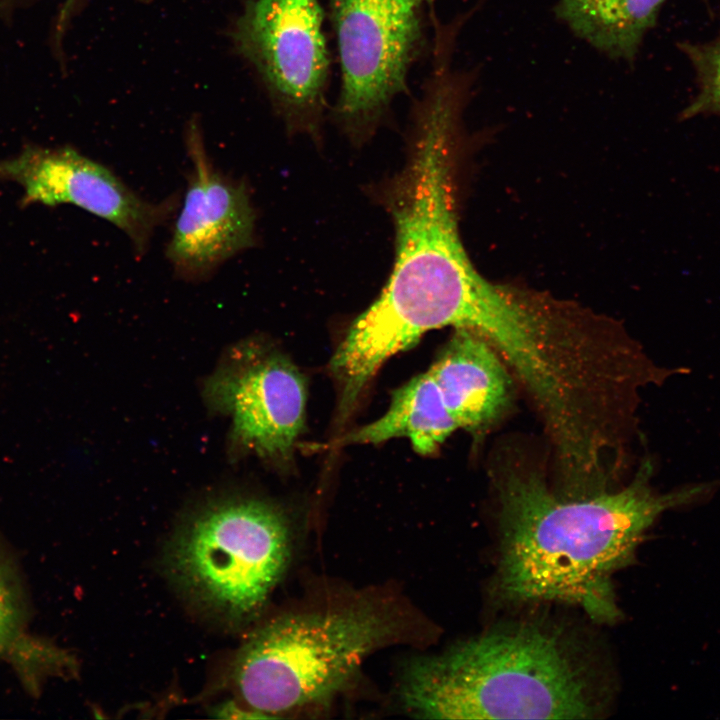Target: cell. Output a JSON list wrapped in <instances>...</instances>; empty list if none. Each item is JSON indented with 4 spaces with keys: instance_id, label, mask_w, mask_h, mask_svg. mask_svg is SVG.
<instances>
[{
    "instance_id": "1",
    "label": "cell",
    "mask_w": 720,
    "mask_h": 720,
    "mask_svg": "<svg viewBox=\"0 0 720 720\" xmlns=\"http://www.w3.org/2000/svg\"><path fill=\"white\" fill-rule=\"evenodd\" d=\"M462 106L444 89L424 92L415 105L411 153L386 198L396 230L394 266L330 361L344 407H353L387 359L426 332L475 330L508 289L476 270L459 236L453 152Z\"/></svg>"
},
{
    "instance_id": "2",
    "label": "cell",
    "mask_w": 720,
    "mask_h": 720,
    "mask_svg": "<svg viewBox=\"0 0 720 720\" xmlns=\"http://www.w3.org/2000/svg\"><path fill=\"white\" fill-rule=\"evenodd\" d=\"M646 458L623 488L567 497L538 468L506 460L493 482L499 549L493 592L510 605L561 603L592 620L621 617L614 576L632 565L646 533L665 511L703 500L713 483L666 493L651 485Z\"/></svg>"
},
{
    "instance_id": "3",
    "label": "cell",
    "mask_w": 720,
    "mask_h": 720,
    "mask_svg": "<svg viewBox=\"0 0 720 720\" xmlns=\"http://www.w3.org/2000/svg\"><path fill=\"white\" fill-rule=\"evenodd\" d=\"M598 672L564 628L524 620L416 659L399 696L429 719H592L607 700Z\"/></svg>"
},
{
    "instance_id": "4",
    "label": "cell",
    "mask_w": 720,
    "mask_h": 720,
    "mask_svg": "<svg viewBox=\"0 0 720 720\" xmlns=\"http://www.w3.org/2000/svg\"><path fill=\"white\" fill-rule=\"evenodd\" d=\"M396 624L371 605L275 619L240 649L232 672L236 692L262 716L326 701L392 638Z\"/></svg>"
},
{
    "instance_id": "5",
    "label": "cell",
    "mask_w": 720,
    "mask_h": 720,
    "mask_svg": "<svg viewBox=\"0 0 720 720\" xmlns=\"http://www.w3.org/2000/svg\"><path fill=\"white\" fill-rule=\"evenodd\" d=\"M290 556L283 514L256 499L209 504L172 538L168 568L195 603L230 621L249 618L267 600Z\"/></svg>"
},
{
    "instance_id": "6",
    "label": "cell",
    "mask_w": 720,
    "mask_h": 720,
    "mask_svg": "<svg viewBox=\"0 0 720 720\" xmlns=\"http://www.w3.org/2000/svg\"><path fill=\"white\" fill-rule=\"evenodd\" d=\"M418 0H329L341 87L336 115L353 134L368 132L396 96L423 42Z\"/></svg>"
},
{
    "instance_id": "7",
    "label": "cell",
    "mask_w": 720,
    "mask_h": 720,
    "mask_svg": "<svg viewBox=\"0 0 720 720\" xmlns=\"http://www.w3.org/2000/svg\"><path fill=\"white\" fill-rule=\"evenodd\" d=\"M319 0H252L235 42L288 123L315 129L325 105L330 56Z\"/></svg>"
},
{
    "instance_id": "8",
    "label": "cell",
    "mask_w": 720,
    "mask_h": 720,
    "mask_svg": "<svg viewBox=\"0 0 720 720\" xmlns=\"http://www.w3.org/2000/svg\"><path fill=\"white\" fill-rule=\"evenodd\" d=\"M208 406L231 418L234 451L285 461L305 424L306 382L283 354L246 341L227 352L204 385Z\"/></svg>"
},
{
    "instance_id": "9",
    "label": "cell",
    "mask_w": 720,
    "mask_h": 720,
    "mask_svg": "<svg viewBox=\"0 0 720 720\" xmlns=\"http://www.w3.org/2000/svg\"><path fill=\"white\" fill-rule=\"evenodd\" d=\"M0 180L23 188L22 206L71 204L106 220L127 236L137 256L179 204L176 195L157 202L142 198L108 167L71 147L28 145L0 161Z\"/></svg>"
},
{
    "instance_id": "10",
    "label": "cell",
    "mask_w": 720,
    "mask_h": 720,
    "mask_svg": "<svg viewBox=\"0 0 720 720\" xmlns=\"http://www.w3.org/2000/svg\"><path fill=\"white\" fill-rule=\"evenodd\" d=\"M185 143L190 170L166 257L178 277L193 282L253 245L256 215L246 184L214 166L195 122Z\"/></svg>"
},
{
    "instance_id": "11",
    "label": "cell",
    "mask_w": 720,
    "mask_h": 720,
    "mask_svg": "<svg viewBox=\"0 0 720 720\" xmlns=\"http://www.w3.org/2000/svg\"><path fill=\"white\" fill-rule=\"evenodd\" d=\"M428 371L459 428L485 430L511 404L512 380L507 365L474 331L455 329Z\"/></svg>"
},
{
    "instance_id": "12",
    "label": "cell",
    "mask_w": 720,
    "mask_h": 720,
    "mask_svg": "<svg viewBox=\"0 0 720 720\" xmlns=\"http://www.w3.org/2000/svg\"><path fill=\"white\" fill-rule=\"evenodd\" d=\"M458 428L427 371L395 390L384 415L349 434L344 442L378 444L407 437L418 454L429 455Z\"/></svg>"
},
{
    "instance_id": "13",
    "label": "cell",
    "mask_w": 720,
    "mask_h": 720,
    "mask_svg": "<svg viewBox=\"0 0 720 720\" xmlns=\"http://www.w3.org/2000/svg\"><path fill=\"white\" fill-rule=\"evenodd\" d=\"M666 0H559L556 15L579 38L614 59L631 60Z\"/></svg>"
},
{
    "instance_id": "14",
    "label": "cell",
    "mask_w": 720,
    "mask_h": 720,
    "mask_svg": "<svg viewBox=\"0 0 720 720\" xmlns=\"http://www.w3.org/2000/svg\"><path fill=\"white\" fill-rule=\"evenodd\" d=\"M20 579L0 546V657L25 647L26 601Z\"/></svg>"
},
{
    "instance_id": "15",
    "label": "cell",
    "mask_w": 720,
    "mask_h": 720,
    "mask_svg": "<svg viewBox=\"0 0 720 720\" xmlns=\"http://www.w3.org/2000/svg\"><path fill=\"white\" fill-rule=\"evenodd\" d=\"M681 47L693 64L699 83V92L683 111V117L707 112L720 114V33L709 43H686Z\"/></svg>"
},
{
    "instance_id": "16",
    "label": "cell",
    "mask_w": 720,
    "mask_h": 720,
    "mask_svg": "<svg viewBox=\"0 0 720 720\" xmlns=\"http://www.w3.org/2000/svg\"><path fill=\"white\" fill-rule=\"evenodd\" d=\"M76 0H66L61 12H60V18L66 20L69 17L70 12L72 11V8L74 6Z\"/></svg>"
},
{
    "instance_id": "17",
    "label": "cell",
    "mask_w": 720,
    "mask_h": 720,
    "mask_svg": "<svg viewBox=\"0 0 720 720\" xmlns=\"http://www.w3.org/2000/svg\"><path fill=\"white\" fill-rule=\"evenodd\" d=\"M421 4L426 2H432L433 0H418Z\"/></svg>"
},
{
    "instance_id": "18",
    "label": "cell",
    "mask_w": 720,
    "mask_h": 720,
    "mask_svg": "<svg viewBox=\"0 0 720 720\" xmlns=\"http://www.w3.org/2000/svg\"><path fill=\"white\" fill-rule=\"evenodd\" d=\"M1 1H2V0H0V2H1Z\"/></svg>"
}]
</instances>
